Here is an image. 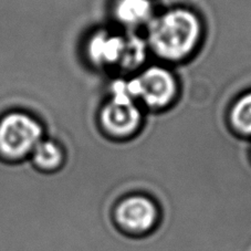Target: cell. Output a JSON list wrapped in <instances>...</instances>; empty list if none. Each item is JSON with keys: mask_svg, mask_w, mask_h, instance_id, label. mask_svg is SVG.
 <instances>
[{"mask_svg": "<svg viewBox=\"0 0 251 251\" xmlns=\"http://www.w3.org/2000/svg\"><path fill=\"white\" fill-rule=\"evenodd\" d=\"M32 158L36 165L43 170H54L63 161L61 147L52 141H40L32 151Z\"/></svg>", "mask_w": 251, "mask_h": 251, "instance_id": "obj_8", "label": "cell"}, {"mask_svg": "<svg viewBox=\"0 0 251 251\" xmlns=\"http://www.w3.org/2000/svg\"><path fill=\"white\" fill-rule=\"evenodd\" d=\"M232 123L239 131L251 134V93L246 94L233 106Z\"/></svg>", "mask_w": 251, "mask_h": 251, "instance_id": "obj_10", "label": "cell"}, {"mask_svg": "<svg viewBox=\"0 0 251 251\" xmlns=\"http://www.w3.org/2000/svg\"><path fill=\"white\" fill-rule=\"evenodd\" d=\"M141 114L133 100L113 98L102 112V123L116 135H126L136 128Z\"/></svg>", "mask_w": 251, "mask_h": 251, "instance_id": "obj_4", "label": "cell"}, {"mask_svg": "<svg viewBox=\"0 0 251 251\" xmlns=\"http://www.w3.org/2000/svg\"><path fill=\"white\" fill-rule=\"evenodd\" d=\"M140 86V97L150 106H163L174 97V77L165 69L150 68L137 77Z\"/></svg>", "mask_w": 251, "mask_h": 251, "instance_id": "obj_3", "label": "cell"}, {"mask_svg": "<svg viewBox=\"0 0 251 251\" xmlns=\"http://www.w3.org/2000/svg\"><path fill=\"white\" fill-rule=\"evenodd\" d=\"M152 11L153 7L150 0H119L115 8L116 17L127 25L147 23Z\"/></svg>", "mask_w": 251, "mask_h": 251, "instance_id": "obj_7", "label": "cell"}, {"mask_svg": "<svg viewBox=\"0 0 251 251\" xmlns=\"http://www.w3.org/2000/svg\"><path fill=\"white\" fill-rule=\"evenodd\" d=\"M116 216L118 222L123 227L129 230L143 231L154 224L156 208L150 199L131 197L121 202Z\"/></svg>", "mask_w": 251, "mask_h": 251, "instance_id": "obj_5", "label": "cell"}, {"mask_svg": "<svg viewBox=\"0 0 251 251\" xmlns=\"http://www.w3.org/2000/svg\"><path fill=\"white\" fill-rule=\"evenodd\" d=\"M146 55V46L143 39L136 36L125 38L124 52L120 64L123 68L132 69L138 66Z\"/></svg>", "mask_w": 251, "mask_h": 251, "instance_id": "obj_9", "label": "cell"}, {"mask_svg": "<svg viewBox=\"0 0 251 251\" xmlns=\"http://www.w3.org/2000/svg\"><path fill=\"white\" fill-rule=\"evenodd\" d=\"M201 33V25L193 12L177 9L151 21L149 43L164 59L184 58L194 49Z\"/></svg>", "mask_w": 251, "mask_h": 251, "instance_id": "obj_1", "label": "cell"}, {"mask_svg": "<svg viewBox=\"0 0 251 251\" xmlns=\"http://www.w3.org/2000/svg\"><path fill=\"white\" fill-rule=\"evenodd\" d=\"M42 128L24 113H10L0 121V153L18 158L31 152L41 141Z\"/></svg>", "mask_w": 251, "mask_h": 251, "instance_id": "obj_2", "label": "cell"}, {"mask_svg": "<svg viewBox=\"0 0 251 251\" xmlns=\"http://www.w3.org/2000/svg\"><path fill=\"white\" fill-rule=\"evenodd\" d=\"M125 38L107 32L94 34L89 42V54L99 64L120 63L124 52Z\"/></svg>", "mask_w": 251, "mask_h": 251, "instance_id": "obj_6", "label": "cell"}]
</instances>
